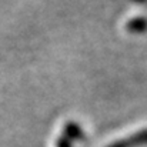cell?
I'll list each match as a JSON object with an SVG mask.
<instances>
[{
	"label": "cell",
	"instance_id": "6da1fadb",
	"mask_svg": "<svg viewBox=\"0 0 147 147\" xmlns=\"http://www.w3.org/2000/svg\"><path fill=\"white\" fill-rule=\"evenodd\" d=\"M143 143H147V130H142V131L133 134L131 137L121 140V142H119V143H116L110 147H130L136 146V144H143Z\"/></svg>",
	"mask_w": 147,
	"mask_h": 147
},
{
	"label": "cell",
	"instance_id": "7a4b0ae2",
	"mask_svg": "<svg viewBox=\"0 0 147 147\" xmlns=\"http://www.w3.org/2000/svg\"><path fill=\"white\" fill-rule=\"evenodd\" d=\"M147 29V20L144 17H134L127 23V30L137 33V32H144Z\"/></svg>",
	"mask_w": 147,
	"mask_h": 147
}]
</instances>
